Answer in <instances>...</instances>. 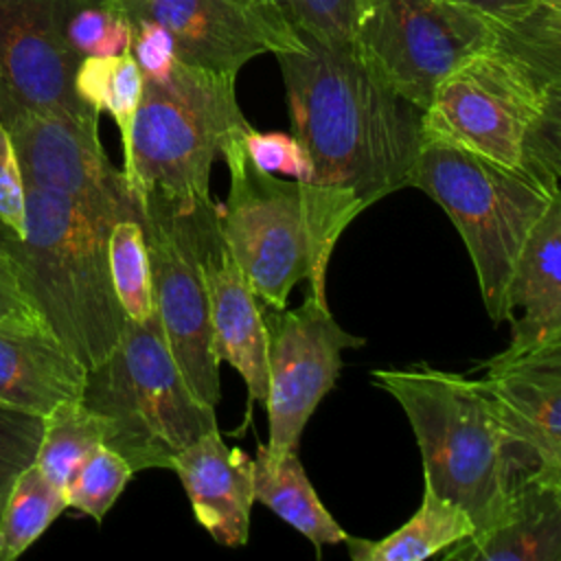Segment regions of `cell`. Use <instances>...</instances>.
I'll use <instances>...</instances> for the list:
<instances>
[{
    "label": "cell",
    "mask_w": 561,
    "mask_h": 561,
    "mask_svg": "<svg viewBox=\"0 0 561 561\" xmlns=\"http://www.w3.org/2000/svg\"><path fill=\"white\" fill-rule=\"evenodd\" d=\"M252 486L254 502L265 504L316 548L344 543L346 533L320 502L302 469L298 449L274 451L259 443L256 456L252 458Z\"/></svg>",
    "instance_id": "cell-21"
},
{
    "label": "cell",
    "mask_w": 561,
    "mask_h": 561,
    "mask_svg": "<svg viewBox=\"0 0 561 561\" xmlns=\"http://www.w3.org/2000/svg\"><path fill=\"white\" fill-rule=\"evenodd\" d=\"M410 186L449 215L476 267L486 313L502 322L522 248L561 191L434 138H421Z\"/></svg>",
    "instance_id": "cell-7"
},
{
    "label": "cell",
    "mask_w": 561,
    "mask_h": 561,
    "mask_svg": "<svg viewBox=\"0 0 561 561\" xmlns=\"http://www.w3.org/2000/svg\"><path fill=\"white\" fill-rule=\"evenodd\" d=\"M511 322L508 348L561 344V197L526 239L504 305Z\"/></svg>",
    "instance_id": "cell-19"
},
{
    "label": "cell",
    "mask_w": 561,
    "mask_h": 561,
    "mask_svg": "<svg viewBox=\"0 0 561 561\" xmlns=\"http://www.w3.org/2000/svg\"><path fill=\"white\" fill-rule=\"evenodd\" d=\"M480 368L515 480H561V344L506 346Z\"/></svg>",
    "instance_id": "cell-13"
},
{
    "label": "cell",
    "mask_w": 561,
    "mask_h": 561,
    "mask_svg": "<svg viewBox=\"0 0 561 561\" xmlns=\"http://www.w3.org/2000/svg\"><path fill=\"white\" fill-rule=\"evenodd\" d=\"M440 557L449 561H559L561 480L543 476L519 480L491 526L460 539Z\"/></svg>",
    "instance_id": "cell-18"
},
{
    "label": "cell",
    "mask_w": 561,
    "mask_h": 561,
    "mask_svg": "<svg viewBox=\"0 0 561 561\" xmlns=\"http://www.w3.org/2000/svg\"><path fill=\"white\" fill-rule=\"evenodd\" d=\"M300 37L302 48L274 57L291 136L311 164L300 184L311 248L309 294L327 305V270L340 234L362 210L412 182L421 110L392 92L353 46Z\"/></svg>",
    "instance_id": "cell-1"
},
{
    "label": "cell",
    "mask_w": 561,
    "mask_h": 561,
    "mask_svg": "<svg viewBox=\"0 0 561 561\" xmlns=\"http://www.w3.org/2000/svg\"><path fill=\"white\" fill-rule=\"evenodd\" d=\"M403 408L423 460V484L460 506L473 533L491 526L517 484L491 403L476 377L427 364L373 370Z\"/></svg>",
    "instance_id": "cell-4"
},
{
    "label": "cell",
    "mask_w": 561,
    "mask_h": 561,
    "mask_svg": "<svg viewBox=\"0 0 561 561\" xmlns=\"http://www.w3.org/2000/svg\"><path fill=\"white\" fill-rule=\"evenodd\" d=\"M0 123L11 138L24 184L61 193L112 226L138 217L123 171L110 162L99 140V127L37 112L18 101L2 81Z\"/></svg>",
    "instance_id": "cell-11"
},
{
    "label": "cell",
    "mask_w": 561,
    "mask_h": 561,
    "mask_svg": "<svg viewBox=\"0 0 561 561\" xmlns=\"http://www.w3.org/2000/svg\"><path fill=\"white\" fill-rule=\"evenodd\" d=\"M535 4H543V7H550V9H561V0H533Z\"/></svg>",
    "instance_id": "cell-36"
},
{
    "label": "cell",
    "mask_w": 561,
    "mask_h": 561,
    "mask_svg": "<svg viewBox=\"0 0 561 561\" xmlns=\"http://www.w3.org/2000/svg\"><path fill=\"white\" fill-rule=\"evenodd\" d=\"M85 366L50 329H0V405L46 416L81 399Z\"/></svg>",
    "instance_id": "cell-20"
},
{
    "label": "cell",
    "mask_w": 561,
    "mask_h": 561,
    "mask_svg": "<svg viewBox=\"0 0 561 561\" xmlns=\"http://www.w3.org/2000/svg\"><path fill=\"white\" fill-rule=\"evenodd\" d=\"M131 22V46L129 53L136 59L145 79L160 81L169 77L178 61V50L171 33L151 20L134 18Z\"/></svg>",
    "instance_id": "cell-33"
},
{
    "label": "cell",
    "mask_w": 561,
    "mask_h": 561,
    "mask_svg": "<svg viewBox=\"0 0 561 561\" xmlns=\"http://www.w3.org/2000/svg\"><path fill=\"white\" fill-rule=\"evenodd\" d=\"M458 2L476 7V9L484 11L486 15L502 20V22L519 18L535 7L533 0H458Z\"/></svg>",
    "instance_id": "cell-35"
},
{
    "label": "cell",
    "mask_w": 561,
    "mask_h": 561,
    "mask_svg": "<svg viewBox=\"0 0 561 561\" xmlns=\"http://www.w3.org/2000/svg\"><path fill=\"white\" fill-rule=\"evenodd\" d=\"M57 28L77 57H116L131 46V22L116 0H53Z\"/></svg>",
    "instance_id": "cell-26"
},
{
    "label": "cell",
    "mask_w": 561,
    "mask_h": 561,
    "mask_svg": "<svg viewBox=\"0 0 561 561\" xmlns=\"http://www.w3.org/2000/svg\"><path fill=\"white\" fill-rule=\"evenodd\" d=\"M421 138L443 140L561 191V9L497 22L489 48L434 90Z\"/></svg>",
    "instance_id": "cell-2"
},
{
    "label": "cell",
    "mask_w": 561,
    "mask_h": 561,
    "mask_svg": "<svg viewBox=\"0 0 561 561\" xmlns=\"http://www.w3.org/2000/svg\"><path fill=\"white\" fill-rule=\"evenodd\" d=\"M497 22L458 0H359L353 48L423 112L447 75L493 44Z\"/></svg>",
    "instance_id": "cell-8"
},
{
    "label": "cell",
    "mask_w": 561,
    "mask_h": 561,
    "mask_svg": "<svg viewBox=\"0 0 561 561\" xmlns=\"http://www.w3.org/2000/svg\"><path fill=\"white\" fill-rule=\"evenodd\" d=\"M24 188L26 232L18 239L0 224V241L53 335L90 370L112 353L125 324L107 263L112 224L61 193Z\"/></svg>",
    "instance_id": "cell-3"
},
{
    "label": "cell",
    "mask_w": 561,
    "mask_h": 561,
    "mask_svg": "<svg viewBox=\"0 0 561 561\" xmlns=\"http://www.w3.org/2000/svg\"><path fill=\"white\" fill-rule=\"evenodd\" d=\"M42 438V416L0 405V515L24 469L35 462Z\"/></svg>",
    "instance_id": "cell-30"
},
{
    "label": "cell",
    "mask_w": 561,
    "mask_h": 561,
    "mask_svg": "<svg viewBox=\"0 0 561 561\" xmlns=\"http://www.w3.org/2000/svg\"><path fill=\"white\" fill-rule=\"evenodd\" d=\"M300 33L327 46H353L359 0H265Z\"/></svg>",
    "instance_id": "cell-29"
},
{
    "label": "cell",
    "mask_w": 561,
    "mask_h": 561,
    "mask_svg": "<svg viewBox=\"0 0 561 561\" xmlns=\"http://www.w3.org/2000/svg\"><path fill=\"white\" fill-rule=\"evenodd\" d=\"M199 263L206 285L210 348L245 381L250 401L267 397V340L261 302L248 287L237 261L221 239L215 202L197 215Z\"/></svg>",
    "instance_id": "cell-16"
},
{
    "label": "cell",
    "mask_w": 561,
    "mask_h": 561,
    "mask_svg": "<svg viewBox=\"0 0 561 561\" xmlns=\"http://www.w3.org/2000/svg\"><path fill=\"white\" fill-rule=\"evenodd\" d=\"M134 476L131 467L114 449L99 445L66 484V502L101 522Z\"/></svg>",
    "instance_id": "cell-28"
},
{
    "label": "cell",
    "mask_w": 561,
    "mask_h": 561,
    "mask_svg": "<svg viewBox=\"0 0 561 561\" xmlns=\"http://www.w3.org/2000/svg\"><path fill=\"white\" fill-rule=\"evenodd\" d=\"M245 129L228 136L219 149L230 171V191L224 204H215V217L256 300L285 309L291 289L311 274L300 182L256 169L243 147Z\"/></svg>",
    "instance_id": "cell-9"
},
{
    "label": "cell",
    "mask_w": 561,
    "mask_h": 561,
    "mask_svg": "<svg viewBox=\"0 0 561 561\" xmlns=\"http://www.w3.org/2000/svg\"><path fill=\"white\" fill-rule=\"evenodd\" d=\"M105 419L81 399L64 401L42 416L35 467L61 491L79 465L105 440Z\"/></svg>",
    "instance_id": "cell-23"
},
{
    "label": "cell",
    "mask_w": 561,
    "mask_h": 561,
    "mask_svg": "<svg viewBox=\"0 0 561 561\" xmlns=\"http://www.w3.org/2000/svg\"><path fill=\"white\" fill-rule=\"evenodd\" d=\"M243 147L252 164L265 173L291 175L296 182L305 184L311 173L309 156L305 147L285 131H256L245 129Z\"/></svg>",
    "instance_id": "cell-31"
},
{
    "label": "cell",
    "mask_w": 561,
    "mask_h": 561,
    "mask_svg": "<svg viewBox=\"0 0 561 561\" xmlns=\"http://www.w3.org/2000/svg\"><path fill=\"white\" fill-rule=\"evenodd\" d=\"M145 79V77H142ZM250 127L234 75L175 61L169 77L142 81L123 178L136 202L191 213L213 204L210 169L221 145Z\"/></svg>",
    "instance_id": "cell-5"
},
{
    "label": "cell",
    "mask_w": 561,
    "mask_h": 561,
    "mask_svg": "<svg viewBox=\"0 0 561 561\" xmlns=\"http://www.w3.org/2000/svg\"><path fill=\"white\" fill-rule=\"evenodd\" d=\"M127 20L162 24L178 59L234 75L254 57L302 48L289 20L265 0H116Z\"/></svg>",
    "instance_id": "cell-14"
},
{
    "label": "cell",
    "mask_w": 561,
    "mask_h": 561,
    "mask_svg": "<svg viewBox=\"0 0 561 561\" xmlns=\"http://www.w3.org/2000/svg\"><path fill=\"white\" fill-rule=\"evenodd\" d=\"M202 208L180 213L160 202H140L138 221L149 252L153 311L160 318L167 346L193 392L215 408L221 390L199 263L197 215Z\"/></svg>",
    "instance_id": "cell-10"
},
{
    "label": "cell",
    "mask_w": 561,
    "mask_h": 561,
    "mask_svg": "<svg viewBox=\"0 0 561 561\" xmlns=\"http://www.w3.org/2000/svg\"><path fill=\"white\" fill-rule=\"evenodd\" d=\"M0 224L18 239L26 232V188L24 178L11 145V138L0 123Z\"/></svg>",
    "instance_id": "cell-34"
},
{
    "label": "cell",
    "mask_w": 561,
    "mask_h": 561,
    "mask_svg": "<svg viewBox=\"0 0 561 561\" xmlns=\"http://www.w3.org/2000/svg\"><path fill=\"white\" fill-rule=\"evenodd\" d=\"M0 329H48L28 289L13 252L0 241Z\"/></svg>",
    "instance_id": "cell-32"
},
{
    "label": "cell",
    "mask_w": 561,
    "mask_h": 561,
    "mask_svg": "<svg viewBox=\"0 0 561 561\" xmlns=\"http://www.w3.org/2000/svg\"><path fill=\"white\" fill-rule=\"evenodd\" d=\"M81 401L105 419L103 445L134 473L171 469L188 443L217 427L215 408L188 386L156 311L147 320L125 318L112 353L85 370Z\"/></svg>",
    "instance_id": "cell-6"
},
{
    "label": "cell",
    "mask_w": 561,
    "mask_h": 561,
    "mask_svg": "<svg viewBox=\"0 0 561 561\" xmlns=\"http://www.w3.org/2000/svg\"><path fill=\"white\" fill-rule=\"evenodd\" d=\"M142 72L129 50L116 57H83L75 75L77 94L99 114L105 110L114 118L121 134L123 164L131 149V129L142 96Z\"/></svg>",
    "instance_id": "cell-24"
},
{
    "label": "cell",
    "mask_w": 561,
    "mask_h": 561,
    "mask_svg": "<svg viewBox=\"0 0 561 561\" xmlns=\"http://www.w3.org/2000/svg\"><path fill=\"white\" fill-rule=\"evenodd\" d=\"M107 263L114 294L125 318L147 320L153 313L151 267L145 230L138 217L121 219L107 237Z\"/></svg>",
    "instance_id": "cell-27"
},
{
    "label": "cell",
    "mask_w": 561,
    "mask_h": 561,
    "mask_svg": "<svg viewBox=\"0 0 561 561\" xmlns=\"http://www.w3.org/2000/svg\"><path fill=\"white\" fill-rule=\"evenodd\" d=\"M77 57L61 37L53 0H0V81L24 105L99 127L75 88Z\"/></svg>",
    "instance_id": "cell-15"
},
{
    "label": "cell",
    "mask_w": 561,
    "mask_h": 561,
    "mask_svg": "<svg viewBox=\"0 0 561 561\" xmlns=\"http://www.w3.org/2000/svg\"><path fill=\"white\" fill-rule=\"evenodd\" d=\"M199 526L221 546H243L254 504L252 458L226 445L213 427L188 443L171 465Z\"/></svg>",
    "instance_id": "cell-17"
},
{
    "label": "cell",
    "mask_w": 561,
    "mask_h": 561,
    "mask_svg": "<svg viewBox=\"0 0 561 561\" xmlns=\"http://www.w3.org/2000/svg\"><path fill=\"white\" fill-rule=\"evenodd\" d=\"M471 533V517L423 484L421 506L401 528L383 539L346 535L344 543L355 561H421L445 552Z\"/></svg>",
    "instance_id": "cell-22"
},
{
    "label": "cell",
    "mask_w": 561,
    "mask_h": 561,
    "mask_svg": "<svg viewBox=\"0 0 561 561\" xmlns=\"http://www.w3.org/2000/svg\"><path fill=\"white\" fill-rule=\"evenodd\" d=\"M261 311L267 340V447L294 451L313 410L335 386L342 351L364 346L366 340L344 331L329 305L311 294L296 309L261 305Z\"/></svg>",
    "instance_id": "cell-12"
},
{
    "label": "cell",
    "mask_w": 561,
    "mask_h": 561,
    "mask_svg": "<svg viewBox=\"0 0 561 561\" xmlns=\"http://www.w3.org/2000/svg\"><path fill=\"white\" fill-rule=\"evenodd\" d=\"M66 508V493L35 462L24 469L0 515V561L18 559Z\"/></svg>",
    "instance_id": "cell-25"
}]
</instances>
